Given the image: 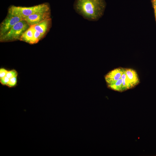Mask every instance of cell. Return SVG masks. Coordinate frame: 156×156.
<instances>
[{"label": "cell", "instance_id": "obj_1", "mask_svg": "<svg viewBox=\"0 0 156 156\" xmlns=\"http://www.w3.org/2000/svg\"><path fill=\"white\" fill-rule=\"evenodd\" d=\"M106 7L105 0H75L73 8L84 19L95 21L103 15Z\"/></svg>", "mask_w": 156, "mask_h": 156}, {"label": "cell", "instance_id": "obj_2", "mask_svg": "<svg viewBox=\"0 0 156 156\" xmlns=\"http://www.w3.org/2000/svg\"><path fill=\"white\" fill-rule=\"evenodd\" d=\"M139 83L138 75L135 70L132 68H124L119 79L114 83L107 86L112 90L122 92L134 87Z\"/></svg>", "mask_w": 156, "mask_h": 156}, {"label": "cell", "instance_id": "obj_3", "mask_svg": "<svg viewBox=\"0 0 156 156\" xmlns=\"http://www.w3.org/2000/svg\"><path fill=\"white\" fill-rule=\"evenodd\" d=\"M49 11H50V5L49 3H46L29 7L11 5L8 9V13L23 18L35 13Z\"/></svg>", "mask_w": 156, "mask_h": 156}, {"label": "cell", "instance_id": "obj_4", "mask_svg": "<svg viewBox=\"0 0 156 156\" xmlns=\"http://www.w3.org/2000/svg\"><path fill=\"white\" fill-rule=\"evenodd\" d=\"M30 26L24 19L15 24L5 34L0 38L1 41H10L20 39V38Z\"/></svg>", "mask_w": 156, "mask_h": 156}, {"label": "cell", "instance_id": "obj_5", "mask_svg": "<svg viewBox=\"0 0 156 156\" xmlns=\"http://www.w3.org/2000/svg\"><path fill=\"white\" fill-rule=\"evenodd\" d=\"M23 19L21 17L8 13V14L0 24V38L7 33L16 23Z\"/></svg>", "mask_w": 156, "mask_h": 156}, {"label": "cell", "instance_id": "obj_6", "mask_svg": "<svg viewBox=\"0 0 156 156\" xmlns=\"http://www.w3.org/2000/svg\"><path fill=\"white\" fill-rule=\"evenodd\" d=\"M50 18V11L35 13L25 17L23 19L31 26L36 25Z\"/></svg>", "mask_w": 156, "mask_h": 156}, {"label": "cell", "instance_id": "obj_7", "mask_svg": "<svg viewBox=\"0 0 156 156\" xmlns=\"http://www.w3.org/2000/svg\"><path fill=\"white\" fill-rule=\"evenodd\" d=\"M124 68L119 67L109 71L105 76L107 86L111 84L119 79L123 72Z\"/></svg>", "mask_w": 156, "mask_h": 156}, {"label": "cell", "instance_id": "obj_8", "mask_svg": "<svg viewBox=\"0 0 156 156\" xmlns=\"http://www.w3.org/2000/svg\"><path fill=\"white\" fill-rule=\"evenodd\" d=\"M51 23V20L50 18L33 25V26L35 30L40 32L44 36L50 29Z\"/></svg>", "mask_w": 156, "mask_h": 156}, {"label": "cell", "instance_id": "obj_9", "mask_svg": "<svg viewBox=\"0 0 156 156\" xmlns=\"http://www.w3.org/2000/svg\"><path fill=\"white\" fill-rule=\"evenodd\" d=\"M35 29L33 26L30 27L23 33L20 40L31 44H33Z\"/></svg>", "mask_w": 156, "mask_h": 156}, {"label": "cell", "instance_id": "obj_10", "mask_svg": "<svg viewBox=\"0 0 156 156\" xmlns=\"http://www.w3.org/2000/svg\"><path fill=\"white\" fill-rule=\"evenodd\" d=\"M43 36L40 32L35 30L34 35L33 44L38 42Z\"/></svg>", "mask_w": 156, "mask_h": 156}, {"label": "cell", "instance_id": "obj_11", "mask_svg": "<svg viewBox=\"0 0 156 156\" xmlns=\"http://www.w3.org/2000/svg\"><path fill=\"white\" fill-rule=\"evenodd\" d=\"M17 76L13 77L10 79L8 86L12 87L14 86L17 83Z\"/></svg>", "mask_w": 156, "mask_h": 156}, {"label": "cell", "instance_id": "obj_12", "mask_svg": "<svg viewBox=\"0 0 156 156\" xmlns=\"http://www.w3.org/2000/svg\"><path fill=\"white\" fill-rule=\"evenodd\" d=\"M17 73L15 70H12L10 71H8L6 75L10 79L14 77L17 76Z\"/></svg>", "mask_w": 156, "mask_h": 156}, {"label": "cell", "instance_id": "obj_13", "mask_svg": "<svg viewBox=\"0 0 156 156\" xmlns=\"http://www.w3.org/2000/svg\"><path fill=\"white\" fill-rule=\"evenodd\" d=\"M9 80L10 79L6 76L0 79V82L3 85H8Z\"/></svg>", "mask_w": 156, "mask_h": 156}, {"label": "cell", "instance_id": "obj_14", "mask_svg": "<svg viewBox=\"0 0 156 156\" xmlns=\"http://www.w3.org/2000/svg\"><path fill=\"white\" fill-rule=\"evenodd\" d=\"M8 72V71L4 68H1L0 70V79L6 76Z\"/></svg>", "mask_w": 156, "mask_h": 156}]
</instances>
